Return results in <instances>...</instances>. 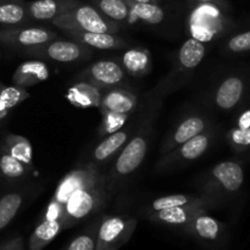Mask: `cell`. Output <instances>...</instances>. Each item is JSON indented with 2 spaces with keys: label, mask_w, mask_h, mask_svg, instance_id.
<instances>
[{
  "label": "cell",
  "mask_w": 250,
  "mask_h": 250,
  "mask_svg": "<svg viewBox=\"0 0 250 250\" xmlns=\"http://www.w3.org/2000/svg\"><path fill=\"white\" fill-rule=\"evenodd\" d=\"M115 183L107 176H103L92 187L76 192L63 205L61 224L62 229L80 224L87 217L99 212L114 192Z\"/></svg>",
  "instance_id": "6da1fadb"
},
{
  "label": "cell",
  "mask_w": 250,
  "mask_h": 250,
  "mask_svg": "<svg viewBox=\"0 0 250 250\" xmlns=\"http://www.w3.org/2000/svg\"><path fill=\"white\" fill-rule=\"evenodd\" d=\"M104 175L99 172L95 164L89 163L68 172L56 187L54 197L51 198L44 217L58 219L61 221L63 205L76 192L84 188L92 187Z\"/></svg>",
  "instance_id": "7a4b0ae2"
},
{
  "label": "cell",
  "mask_w": 250,
  "mask_h": 250,
  "mask_svg": "<svg viewBox=\"0 0 250 250\" xmlns=\"http://www.w3.org/2000/svg\"><path fill=\"white\" fill-rule=\"evenodd\" d=\"M54 26L71 31L97 32V33H111L119 32V26L116 22L111 21L102 14L93 5L83 4L82 1L71 9L70 11L60 15L51 21Z\"/></svg>",
  "instance_id": "3957f363"
},
{
  "label": "cell",
  "mask_w": 250,
  "mask_h": 250,
  "mask_svg": "<svg viewBox=\"0 0 250 250\" xmlns=\"http://www.w3.org/2000/svg\"><path fill=\"white\" fill-rule=\"evenodd\" d=\"M244 183V168L239 161H222L215 165L208 175L205 195L221 200L241 190Z\"/></svg>",
  "instance_id": "277c9868"
},
{
  "label": "cell",
  "mask_w": 250,
  "mask_h": 250,
  "mask_svg": "<svg viewBox=\"0 0 250 250\" xmlns=\"http://www.w3.org/2000/svg\"><path fill=\"white\" fill-rule=\"evenodd\" d=\"M151 133V116L146 120V124L141 126L136 136L122 146L121 153L117 156L114 164L112 171L107 177L115 183V180L119 177H125L133 173L146 156L149 146V139Z\"/></svg>",
  "instance_id": "5b68a950"
},
{
  "label": "cell",
  "mask_w": 250,
  "mask_h": 250,
  "mask_svg": "<svg viewBox=\"0 0 250 250\" xmlns=\"http://www.w3.org/2000/svg\"><path fill=\"white\" fill-rule=\"evenodd\" d=\"M137 220L127 215L100 219L97 233V250H119L131 239Z\"/></svg>",
  "instance_id": "8992f818"
},
{
  "label": "cell",
  "mask_w": 250,
  "mask_h": 250,
  "mask_svg": "<svg viewBox=\"0 0 250 250\" xmlns=\"http://www.w3.org/2000/svg\"><path fill=\"white\" fill-rule=\"evenodd\" d=\"M249 75L246 72L231 73L221 81L215 90V105L222 111H231L239 106L249 90Z\"/></svg>",
  "instance_id": "52a82bcc"
},
{
  "label": "cell",
  "mask_w": 250,
  "mask_h": 250,
  "mask_svg": "<svg viewBox=\"0 0 250 250\" xmlns=\"http://www.w3.org/2000/svg\"><path fill=\"white\" fill-rule=\"evenodd\" d=\"M190 17V29L193 37L202 42L210 41L214 36L222 32L226 27L227 19L222 15V10L214 5L199 4Z\"/></svg>",
  "instance_id": "ba28073f"
},
{
  "label": "cell",
  "mask_w": 250,
  "mask_h": 250,
  "mask_svg": "<svg viewBox=\"0 0 250 250\" xmlns=\"http://www.w3.org/2000/svg\"><path fill=\"white\" fill-rule=\"evenodd\" d=\"M26 53L42 56V58H48L59 62H73V61L82 60L90 55L89 49L83 46V44L78 42L56 41V39L48 42L43 45L28 48Z\"/></svg>",
  "instance_id": "9c48e42d"
},
{
  "label": "cell",
  "mask_w": 250,
  "mask_h": 250,
  "mask_svg": "<svg viewBox=\"0 0 250 250\" xmlns=\"http://www.w3.org/2000/svg\"><path fill=\"white\" fill-rule=\"evenodd\" d=\"M56 34L42 27H7L0 29V43L10 48H32L54 41Z\"/></svg>",
  "instance_id": "30bf717a"
},
{
  "label": "cell",
  "mask_w": 250,
  "mask_h": 250,
  "mask_svg": "<svg viewBox=\"0 0 250 250\" xmlns=\"http://www.w3.org/2000/svg\"><path fill=\"white\" fill-rule=\"evenodd\" d=\"M126 72L116 61L102 60L93 63L88 70L83 71L78 78L95 85L99 89L116 88L124 82Z\"/></svg>",
  "instance_id": "8fae6325"
},
{
  "label": "cell",
  "mask_w": 250,
  "mask_h": 250,
  "mask_svg": "<svg viewBox=\"0 0 250 250\" xmlns=\"http://www.w3.org/2000/svg\"><path fill=\"white\" fill-rule=\"evenodd\" d=\"M212 137H214V131L208 128L207 131L197 134L186 143L181 144L170 153L163 155V159L159 161V166L164 167V166L172 165L178 161H193L200 158L210 146Z\"/></svg>",
  "instance_id": "7c38bea8"
},
{
  "label": "cell",
  "mask_w": 250,
  "mask_h": 250,
  "mask_svg": "<svg viewBox=\"0 0 250 250\" xmlns=\"http://www.w3.org/2000/svg\"><path fill=\"white\" fill-rule=\"evenodd\" d=\"M209 208H211V205L205 204V203H199V204L168 208V209L160 210V211L148 212L146 217L150 221L158 222V224L183 227L185 229L198 214L203 211H208Z\"/></svg>",
  "instance_id": "4fadbf2b"
},
{
  "label": "cell",
  "mask_w": 250,
  "mask_h": 250,
  "mask_svg": "<svg viewBox=\"0 0 250 250\" xmlns=\"http://www.w3.org/2000/svg\"><path fill=\"white\" fill-rule=\"evenodd\" d=\"M208 128H209V125H208L205 117L199 116V115L198 116L197 115H192V116L187 117L167 137L163 148H161V156L170 153L171 150L180 146L181 144L186 143V142L189 141L190 138H193L197 134L207 131Z\"/></svg>",
  "instance_id": "5bb4252c"
},
{
  "label": "cell",
  "mask_w": 250,
  "mask_h": 250,
  "mask_svg": "<svg viewBox=\"0 0 250 250\" xmlns=\"http://www.w3.org/2000/svg\"><path fill=\"white\" fill-rule=\"evenodd\" d=\"M80 0H34L26 4L28 16L38 21H53L80 4Z\"/></svg>",
  "instance_id": "9a60e30c"
},
{
  "label": "cell",
  "mask_w": 250,
  "mask_h": 250,
  "mask_svg": "<svg viewBox=\"0 0 250 250\" xmlns=\"http://www.w3.org/2000/svg\"><path fill=\"white\" fill-rule=\"evenodd\" d=\"M186 231L192 236L197 237L200 241L214 242L220 241L224 236L225 226L220 221H217L214 217L209 216L207 211H203L198 214L187 226L185 227Z\"/></svg>",
  "instance_id": "2e32d148"
},
{
  "label": "cell",
  "mask_w": 250,
  "mask_h": 250,
  "mask_svg": "<svg viewBox=\"0 0 250 250\" xmlns=\"http://www.w3.org/2000/svg\"><path fill=\"white\" fill-rule=\"evenodd\" d=\"M137 106V95L121 88H111L102 95L100 111L131 115Z\"/></svg>",
  "instance_id": "e0dca14e"
},
{
  "label": "cell",
  "mask_w": 250,
  "mask_h": 250,
  "mask_svg": "<svg viewBox=\"0 0 250 250\" xmlns=\"http://www.w3.org/2000/svg\"><path fill=\"white\" fill-rule=\"evenodd\" d=\"M49 77L48 66L39 60H31L21 63L12 76L15 85L26 88L43 82Z\"/></svg>",
  "instance_id": "ac0fdd59"
},
{
  "label": "cell",
  "mask_w": 250,
  "mask_h": 250,
  "mask_svg": "<svg viewBox=\"0 0 250 250\" xmlns=\"http://www.w3.org/2000/svg\"><path fill=\"white\" fill-rule=\"evenodd\" d=\"M66 33L70 38L75 42L83 44V45L92 46L95 49L102 50H109V49L122 48L126 44L124 39L119 38L111 33H97V32H84V31H71L66 29Z\"/></svg>",
  "instance_id": "d6986e66"
},
{
  "label": "cell",
  "mask_w": 250,
  "mask_h": 250,
  "mask_svg": "<svg viewBox=\"0 0 250 250\" xmlns=\"http://www.w3.org/2000/svg\"><path fill=\"white\" fill-rule=\"evenodd\" d=\"M61 231H62V224L60 220L43 217L29 237L28 250L44 249Z\"/></svg>",
  "instance_id": "ffe728a7"
},
{
  "label": "cell",
  "mask_w": 250,
  "mask_h": 250,
  "mask_svg": "<svg viewBox=\"0 0 250 250\" xmlns=\"http://www.w3.org/2000/svg\"><path fill=\"white\" fill-rule=\"evenodd\" d=\"M102 95V89L90 83L81 81L80 83H76L68 89L66 98L75 106L94 107L100 105Z\"/></svg>",
  "instance_id": "44dd1931"
},
{
  "label": "cell",
  "mask_w": 250,
  "mask_h": 250,
  "mask_svg": "<svg viewBox=\"0 0 250 250\" xmlns=\"http://www.w3.org/2000/svg\"><path fill=\"white\" fill-rule=\"evenodd\" d=\"M129 6L128 21L131 23L134 22H146L149 24H159L165 20L166 12L160 4L153 2H133L131 0H126Z\"/></svg>",
  "instance_id": "7402d4cb"
},
{
  "label": "cell",
  "mask_w": 250,
  "mask_h": 250,
  "mask_svg": "<svg viewBox=\"0 0 250 250\" xmlns=\"http://www.w3.org/2000/svg\"><path fill=\"white\" fill-rule=\"evenodd\" d=\"M129 137V131H117L115 133L109 134L107 137H105L99 144H98L97 148L94 149L92 154L93 158V164H103L106 163L109 159H111L125 144L127 143V139Z\"/></svg>",
  "instance_id": "603a6c76"
},
{
  "label": "cell",
  "mask_w": 250,
  "mask_h": 250,
  "mask_svg": "<svg viewBox=\"0 0 250 250\" xmlns=\"http://www.w3.org/2000/svg\"><path fill=\"white\" fill-rule=\"evenodd\" d=\"M199 203H205L211 207L219 203V200L214 199V198L209 197V195H203V197H193V195H186V194H172V195H165V197L158 198V199L153 200L149 205L148 212L160 211V210L168 209V208L175 207H186V205L192 204H199Z\"/></svg>",
  "instance_id": "cb8c5ba5"
},
{
  "label": "cell",
  "mask_w": 250,
  "mask_h": 250,
  "mask_svg": "<svg viewBox=\"0 0 250 250\" xmlns=\"http://www.w3.org/2000/svg\"><path fill=\"white\" fill-rule=\"evenodd\" d=\"M205 45L203 42L190 38L182 44L178 50V63L183 70H193L205 58Z\"/></svg>",
  "instance_id": "d4e9b609"
},
{
  "label": "cell",
  "mask_w": 250,
  "mask_h": 250,
  "mask_svg": "<svg viewBox=\"0 0 250 250\" xmlns=\"http://www.w3.org/2000/svg\"><path fill=\"white\" fill-rule=\"evenodd\" d=\"M122 65L125 70L133 76H144L151 67L150 55L146 50L139 48L129 49L122 55Z\"/></svg>",
  "instance_id": "484cf974"
},
{
  "label": "cell",
  "mask_w": 250,
  "mask_h": 250,
  "mask_svg": "<svg viewBox=\"0 0 250 250\" xmlns=\"http://www.w3.org/2000/svg\"><path fill=\"white\" fill-rule=\"evenodd\" d=\"M26 4L20 0L0 1V24L2 26H17L28 19Z\"/></svg>",
  "instance_id": "4316f807"
},
{
  "label": "cell",
  "mask_w": 250,
  "mask_h": 250,
  "mask_svg": "<svg viewBox=\"0 0 250 250\" xmlns=\"http://www.w3.org/2000/svg\"><path fill=\"white\" fill-rule=\"evenodd\" d=\"M24 203V193L10 192L0 198V231L10 225Z\"/></svg>",
  "instance_id": "83f0119b"
},
{
  "label": "cell",
  "mask_w": 250,
  "mask_h": 250,
  "mask_svg": "<svg viewBox=\"0 0 250 250\" xmlns=\"http://www.w3.org/2000/svg\"><path fill=\"white\" fill-rule=\"evenodd\" d=\"M95 9L114 22L128 21L129 6L126 0H89Z\"/></svg>",
  "instance_id": "f1b7e54d"
},
{
  "label": "cell",
  "mask_w": 250,
  "mask_h": 250,
  "mask_svg": "<svg viewBox=\"0 0 250 250\" xmlns=\"http://www.w3.org/2000/svg\"><path fill=\"white\" fill-rule=\"evenodd\" d=\"M4 148L10 155H12L26 166L32 165V146L26 138L16 136V134H9L5 138Z\"/></svg>",
  "instance_id": "f546056e"
},
{
  "label": "cell",
  "mask_w": 250,
  "mask_h": 250,
  "mask_svg": "<svg viewBox=\"0 0 250 250\" xmlns=\"http://www.w3.org/2000/svg\"><path fill=\"white\" fill-rule=\"evenodd\" d=\"M27 173V166L10 155L6 149L0 153V176L10 181L20 180Z\"/></svg>",
  "instance_id": "4dcf8cb0"
},
{
  "label": "cell",
  "mask_w": 250,
  "mask_h": 250,
  "mask_svg": "<svg viewBox=\"0 0 250 250\" xmlns=\"http://www.w3.org/2000/svg\"><path fill=\"white\" fill-rule=\"evenodd\" d=\"M100 219L90 225L87 231L82 232L72 239L62 250H97V233Z\"/></svg>",
  "instance_id": "1f68e13d"
},
{
  "label": "cell",
  "mask_w": 250,
  "mask_h": 250,
  "mask_svg": "<svg viewBox=\"0 0 250 250\" xmlns=\"http://www.w3.org/2000/svg\"><path fill=\"white\" fill-rule=\"evenodd\" d=\"M227 142L236 153L250 149V127H232L227 133Z\"/></svg>",
  "instance_id": "d6a6232c"
},
{
  "label": "cell",
  "mask_w": 250,
  "mask_h": 250,
  "mask_svg": "<svg viewBox=\"0 0 250 250\" xmlns=\"http://www.w3.org/2000/svg\"><path fill=\"white\" fill-rule=\"evenodd\" d=\"M250 51V28L229 37L225 44V53L229 55H239V54Z\"/></svg>",
  "instance_id": "836d02e7"
},
{
  "label": "cell",
  "mask_w": 250,
  "mask_h": 250,
  "mask_svg": "<svg viewBox=\"0 0 250 250\" xmlns=\"http://www.w3.org/2000/svg\"><path fill=\"white\" fill-rule=\"evenodd\" d=\"M102 126L99 129V136H109V134L115 133L120 131L125 124L127 122L129 115L116 114V112L102 111Z\"/></svg>",
  "instance_id": "e575fe53"
},
{
  "label": "cell",
  "mask_w": 250,
  "mask_h": 250,
  "mask_svg": "<svg viewBox=\"0 0 250 250\" xmlns=\"http://www.w3.org/2000/svg\"><path fill=\"white\" fill-rule=\"evenodd\" d=\"M28 95L24 88L19 85H4L0 83V99L9 110L23 102Z\"/></svg>",
  "instance_id": "d590c367"
},
{
  "label": "cell",
  "mask_w": 250,
  "mask_h": 250,
  "mask_svg": "<svg viewBox=\"0 0 250 250\" xmlns=\"http://www.w3.org/2000/svg\"><path fill=\"white\" fill-rule=\"evenodd\" d=\"M192 1L198 2V4L214 5V6L221 9L222 11H229L231 10V5H229V0H192Z\"/></svg>",
  "instance_id": "8d00e7d4"
},
{
  "label": "cell",
  "mask_w": 250,
  "mask_h": 250,
  "mask_svg": "<svg viewBox=\"0 0 250 250\" xmlns=\"http://www.w3.org/2000/svg\"><path fill=\"white\" fill-rule=\"evenodd\" d=\"M24 249V241L22 237H17V238L12 239L9 243L5 244L0 250H23Z\"/></svg>",
  "instance_id": "74e56055"
},
{
  "label": "cell",
  "mask_w": 250,
  "mask_h": 250,
  "mask_svg": "<svg viewBox=\"0 0 250 250\" xmlns=\"http://www.w3.org/2000/svg\"><path fill=\"white\" fill-rule=\"evenodd\" d=\"M7 112H9V109L5 106V104L0 99V121H2L7 116Z\"/></svg>",
  "instance_id": "f35d334b"
},
{
  "label": "cell",
  "mask_w": 250,
  "mask_h": 250,
  "mask_svg": "<svg viewBox=\"0 0 250 250\" xmlns=\"http://www.w3.org/2000/svg\"><path fill=\"white\" fill-rule=\"evenodd\" d=\"M133 2H153V4H159L160 0H131Z\"/></svg>",
  "instance_id": "ab89813d"
},
{
  "label": "cell",
  "mask_w": 250,
  "mask_h": 250,
  "mask_svg": "<svg viewBox=\"0 0 250 250\" xmlns=\"http://www.w3.org/2000/svg\"><path fill=\"white\" fill-rule=\"evenodd\" d=\"M249 93H250V83H249Z\"/></svg>",
  "instance_id": "60d3db41"
},
{
  "label": "cell",
  "mask_w": 250,
  "mask_h": 250,
  "mask_svg": "<svg viewBox=\"0 0 250 250\" xmlns=\"http://www.w3.org/2000/svg\"><path fill=\"white\" fill-rule=\"evenodd\" d=\"M0 1H6V0H0Z\"/></svg>",
  "instance_id": "b9f144b4"
}]
</instances>
